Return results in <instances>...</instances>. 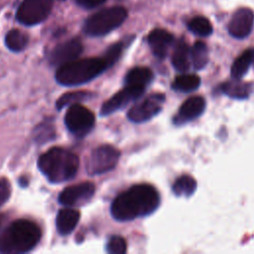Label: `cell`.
<instances>
[{
  "label": "cell",
  "instance_id": "6da1fadb",
  "mask_svg": "<svg viewBox=\"0 0 254 254\" xmlns=\"http://www.w3.org/2000/svg\"><path fill=\"white\" fill-rule=\"evenodd\" d=\"M160 204L157 190L148 184L135 185L118 196L111 204V214L118 221H130L154 212Z\"/></svg>",
  "mask_w": 254,
  "mask_h": 254
},
{
  "label": "cell",
  "instance_id": "7a4b0ae2",
  "mask_svg": "<svg viewBox=\"0 0 254 254\" xmlns=\"http://www.w3.org/2000/svg\"><path fill=\"white\" fill-rule=\"evenodd\" d=\"M78 166V157L61 147L51 148L38 160L39 170L53 184L64 183L74 178Z\"/></svg>",
  "mask_w": 254,
  "mask_h": 254
},
{
  "label": "cell",
  "instance_id": "3957f363",
  "mask_svg": "<svg viewBox=\"0 0 254 254\" xmlns=\"http://www.w3.org/2000/svg\"><path fill=\"white\" fill-rule=\"evenodd\" d=\"M41 236V229L35 222L28 219L15 220L0 235V252H28L39 243Z\"/></svg>",
  "mask_w": 254,
  "mask_h": 254
},
{
  "label": "cell",
  "instance_id": "277c9868",
  "mask_svg": "<svg viewBox=\"0 0 254 254\" xmlns=\"http://www.w3.org/2000/svg\"><path fill=\"white\" fill-rule=\"evenodd\" d=\"M107 68L109 67L102 57L74 60L58 68L56 80L65 86L80 85L94 79Z\"/></svg>",
  "mask_w": 254,
  "mask_h": 254
},
{
  "label": "cell",
  "instance_id": "5b68a950",
  "mask_svg": "<svg viewBox=\"0 0 254 254\" xmlns=\"http://www.w3.org/2000/svg\"><path fill=\"white\" fill-rule=\"evenodd\" d=\"M127 18V10L116 6L105 8L86 19L83 32L91 37H101L118 28Z\"/></svg>",
  "mask_w": 254,
  "mask_h": 254
},
{
  "label": "cell",
  "instance_id": "8992f818",
  "mask_svg": "<svg viewBox=\"0 0 254 254\" xmlns=\"http://www.w3.org/2000/svg\"><path fill=\"white\" fill-rule=\"evenodd\" d=\"M94 122V114L79 103L70 105L64 116V123L67 130L78 138L86 136L92 130Z\"/></svg>",
  "mask_w": 254,
  "mask_h": 254
},
{
  "label": "cell",
  "instance_id": "52a82bcc",
  "mask_svg": "<svg viewBox=\"0 0 254 254\" xmlns=\"http://www.w3.org/2000/svg\"><path fill=\"white\" fill-rule=\"evenodd\" d=\"M119 151L110 145H101L95 148L86 162V171L89 175H102L113 170L119 160Z\"/></svg>",
  "mask_w": 254,
  "mask_h": 254
},
{
  "label": "cell",
  "instance_id": "ba28073f",
  "mask_svg": "<svg viewBox=\"0 0 254 254\" xmlns=\"http://www.w3.org/2000/svg\"><path fill=\"white\" fill-rule=\"evenodd\" d=\"M53 0H24L16 13L17 20L25 26L37 25L50 15Z\"/></svg>",
  "mask_w": 254,
  "mask_h": 254
},
{
  "label": "cell",
  "instance_id": "9c48e42d",
  "mask_svg": "<svg viewBox=\"0 0 254 254\" xmlns=\"http://www.w3.org/2000/svg\"><path fill=\"white\" fill-rule=\"evenodd\" d=\"M165 95L163 93H152L134 104L128 111L127 117L135 123H142L156 116L163 107Z\"/></svg>",
  "mask_w": 254,
  "mask_h": 254
},
{
  "label": "cell",
  "instance_id": "30bf717a",
  "mask_svg": "<svg viewBox=\"0 0 254 254\" xmlns=\"http://www.w3.org/2000/svg\"><path fill=\"white\" fill-rule=\"evenodd\" d=\"M145 89L146 88L143 87L125 84L124 88L119 90L102 104L100 114L102 116H106L125 107L129 102L139 98L144 93Z\"/></svg>",
  "mask_w": 254,
  "mask_h": 254
},
{
  "label": "cell",
  "instance_id": "8fae6325",
  "mask_svg": "<svg viewBox=\"0 0 254 254\" xmlns=\"http://www.w3.org/2000/svg\"><path fill=\"white\" fill-rule=\"evenodd\" d=\"M95 192L92 183L85 182L65 188L59 195V201L64 206H75L83 204L91 199Z\"/></svg>",
  "mask_w": 254,
  "mask_h": 254
},
{
  "label": "cell",
  "instance_id": "7c38bea8",
  "mask_svg": "<svg viewBox=\"0 0 254 254\" xmlns=\"http://www.w3.org/2000/svg\"><path fill=\"white\" fill-rule=\"evenodd\" d=\"M83 46L78 38H73L58 45L50 54L49 61L53 65H63L77 59L82 53Z\"/></svg>",
  "mask_w": 254,
  "mask_h": 254
},
{
  "label": "cell",
  "instance_id": "4fadbf2b",
  "mask_svg": "<svg viewBox=\"0 0 254 254\" xmlns=\"http://www.w3.org/2000/svg\"><path fill=\"white\" fill-rule=\"evenodd\" d=\"M254 13L249 8H239L232 15L228 23V33L236 39L246 38L252 31Z\"/></svg>",
  "mask_w": 254,
  "mask_h": 254
},
{
  "label": "cell",
  "instance_id": "5bb4252c",
  "mask_svg": "<svg viewBox=\"0 0 254 254\" xmlns=\"http://www.w3.org/2000/svg\"><path fill=\"white\" fill-rule=\"evenodd\" d=\"M205 109V99L202 96L194 95L188 98L180 107L178 114L174 117L176 125H182L188 121L200 116Z\"/></svg>",
  "mask_w": 254,
  "mask_h": 254
},
{
  "label": "cell",
  "instance_id": "9a60e30c",
  "mask_svg": "<svg viewBox=\"0 0 254 254\" xmlns=\"http://www.w3.org/2000/svg\"><path fill=\"white\" fill-rule=\"evenodd\" d=\"M174 41V36L164 29H155L148 36V44L152 53L159 59H164L167 56Z\"/></svg>",
  "mask_w": 254,
  "mask_h": 254
},
{
  "label": "cell",
  "instance_id": "2e32d148",
  "mask_svg": "<svg viewBox=\"0 0 254 254\" xmlns=\"http://www.w3.org/2000/svg\"><path fill=\"white\" fill-rule=\"evenodd\" d=\"M79 217V211L73 208L66 207L59 210L56 220V225L59 233L62 235L69 234L77 225Z\"/></svg>",
  "mask_w": 254,
  "mask_h": 254
},
{
  "label": "cell",
  "instance_id": "e0dca14e",
  "mask_svg": "<svg viewBox=\"0 0 254 254\" xmlns=\"http://www.w3.org/2000/svg\"><path fill=\"white\" fill-rule=\"evenodd\" d=\"M190 49L188 44L183 39H181L176 44L172 56L173 66L180 72H186L190 68Z\"/></svg>",
  "mask_w": 254,
  "mask_h": 254
},
{
  "label": "cell",
  "instance_id": "ac0fdd59",
  "mask_svg": "<svg viewBox=\"0 0 254 254\" xmlns=\"http://www.w3.org/2000/svg\"><path fill=\"white\" fill-rule=\"evenodd\" d=\"M154 74L152 70L145 66H136L131 68L125 75V84L146 88L153 80Z\"/></svg>",
  "mask_w": 254,
  "mask_h": 254
},
{
  "label": "cell",
  "instance_id": "d6986e66",
  "mask_svg": "<svg viewBox=\"0 0 254 254\" xmlns=\"http://www.w3.org/2000/svg\"><path fill=\"white\" fill-rule=\"evenodd\" d=\"M220 89L223 93L232 98L245 99L252 92V85L248 82H244L240 79L234 78L232 80L222 83L220 85Z\"/></svg>",
  "mask_w": 254,
  "mask_h": 254
},
{
  "label": "cell",
  "instance_id": "ffe728a7",
  "mask_svg": "<svg viewBox=\"0 0 254 254\" xmlns=\"http://www.w3.org/2000/svg\"><path fill=\"white\" fill-rule=\"evenodd\" d=\"M253 60H254V50H247L243 52L234 61L231 66L232 77L237 79H240L241 77H243L247 73Z\"/></svg>",
  "mask_w": 254,
  "mask_h": 254
},
{
  "label": "cell",
  "instance_id": "44dd1931",
  "mask_svg": "<svg viewBox=\"0 0 254 254\" xmlns=\"http://www.w3.org/2000/svg\"><path fill=\"white\" fill-rule=\"evenodd\" d=\"M200 85V78L193 73H183L178 75L172 83L175 90L181 92H190L195 90Z\"/></svg>",
  "mask_w": 254,
  "mask_h": 254
},
{
  "label": "cell",
  "instance_id": "7402d4cb",
  "mask_svg": "<svg viewBox=\"0 0 254 254\" xmlns=\"http://www.w3.org/2000/svg\"><path fill=\"white\" fill-rule=\"evenodd\" d=\"M33 137L35 142L39 144H45L52 141L56 137V130L54 121L52 119H45L34 129Z\"/></svg>",
  "mask_w": 254,
  "mask_h": 254
},
{
  "label": "cell",
  "instance_id": "603a6c76",
  "mask_svg": "<svg viewBox=\"0 0 254 254\" xmlns=\"http://www.w3.org/2000/svg\"><path fill=\"white\" fill-rule=\"evenodd\" d=\"M196 181L191 176L183 175L175 181L172 190L177 196L188 197L194 192V190H196Z\"/></svg>",
  "mask_w": 254,
  "mask_h": 254
},
{
  "label": "cell",
  "instance_id": "cb8c5ba5",
  "mask_svg": "<svg viewBox=\"0 0 254 254\" xmlns=\"http://www.w3.org/2000/svg\"><path fill=\"white\" fill-rule=\"evenodd\" d=\"M29 42L28 36L20 30H10L5 36V45L12 52L23 51Z\"/></svg>",
  "mask_w": 254,
  "mask_h": 254
},
{
  "label": "cell",
  "instance_id": "d4e9b609",
  "mask_svg": "<svg viewBox=\"0 0 254 254\" xmlns=\"http://www.w3.org/2000/svg\"><path fill=\"white\" fill-rule=\"evenodd\" d=\"M190 61L195 69L203 68L208 63V49L203 42H195L190 49Z\"/></svg>",
  "mask_w": 254,
  "mask_h": 254
},
{
  "label": "cell",
  "instance_id": "484cf974",
  "mask_svg": "<svg viewBox=\"0 0 254 254\" xmlns=\"http://www.w3.org/2000/svg\"><path fill=\"white\" fill-rule=\"evenodd\" d=\"M92 97V93L89 91H71L64 93L63 96H61L57 103V109H63L65 106H70L73 104H77L79 102L88 100Z\"/></svg>",
  "mask_w": 254,
  "mask_h": 254
},
{
  "label": "cell",
  "instance_id": "4316f807",
  "mask_svg": "<svg viewBox=\"0 0 254 254\" xmlns=\"http://www.w3.org/2000/svg\"><path fill=\"white\" fill-rule=\"evenodd\" d=\"M188 28L190 32H192L196 36L207 37L212 33V25L209 20L202 16H196L192 18L189 24Z\"/></svg>",
  "mask_w": 254,
  "mask_h": 254
},
{
  "label": "cell",
  "instance_id": "83f0119b",
  "mask_svg": "<svg viewBox=\"0 0 254 254\" xmlns=\"http://www.w3.org/2000/svg\"><path fill=\"white\" fill-rule=\"evenodd\" d=\"M123 49H124V43L119 42V43L111 45L106 50V52L102 58L105 61V63L107 64L108 67L112 66L119 60V58L123 52Z\"/></svg>",
  "mask_w": 254,
  "mask_h": 254
},
{
  "label": "cell",
  "instance_id": "f1b7e54d",
  "mask_svg": "<svg viewBox=\"0 0 254 254\" xmlns=\"http://www.w3.org/2000/svg\"><path fill=\"white\" fill-rule=\"evenodd\" d=\"M106 250L110 254H123L127 250V244L123 237L121 236H112L107 242Z\"/></svg>",
  "mask_w": 254,
  "mask_h": 254
},
{
  "label": "cell",
  "instance_id": "f546056e",
  "mask_svg": "<svg viewBox=\"0 0 254 254\" xmlns=\"http://www.w3.org/2000/svg\"><path fill=\"white\" fill-rule=\"evenodd\" d=\"M11 195V186L6 178L0 179V206L7 202Z\"/></svg>",
  "mask_w": 254,
  "mask_h": 254
},
{
  "label": "cell",
  "instance_id": "4dcf8cb0",
  "mask_svg": "<svg viewBox=\"0 0 254 254\" xmlns=\"http://www.w3.org/2000/svg\"><path fill=\"white\" fill-rule=\"evenodd\" d=\"M106 0H76L77 5H79L82 8L85 9H92L95 8L102 3H104Z\"/></svg>",
  "mask_w": 254,
  "mask_h": 254
},
{
  "label": "cell",
  "instance_id": "1f68e13d",
  "mask_svg": "<svg viewBox=\"0 0 254 254\" xmlns=\"http://www.w3.org/2000/svg\"><path fill=\"white\" fill-rule=\"evenodd\" d=\"M1 221H2V217L0 216V225H1Z\"/></svg>",
  "mask_w": 254,
  "mask_h": 254
}]
</instances>
